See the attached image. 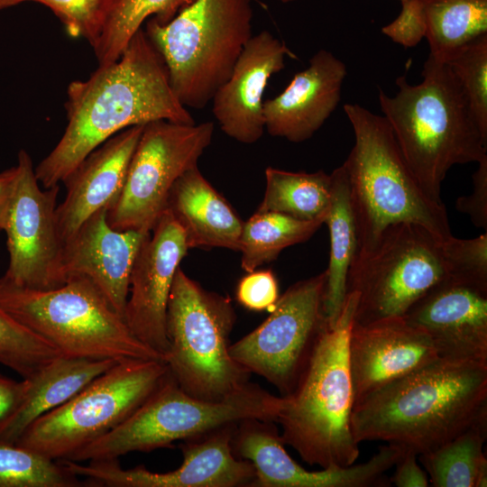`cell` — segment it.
I'll return each instance as SVG.
<instances>
[{
    "mask_svg": "<svg viewBox=\"0 0 487 487\" xmlns=\"http://www.w3.org/2000/svg\"><path fill=\"white\" fill-rule=\"evenodd\" d=\"M65 108L63 135L35 167L44 188L59 185L92 151L128 127L156 120L195 124L142 28L116 61L98 66L87 79L69 85Z\"/></svg>",
    "mask_w": 487,
    "mask_h": 487,
    "instance_id": "obj_1",
    "label": "cell"
},
{
    "mask_svg": "<svg viewBox=\"0 0 487 487\" xmlns=\"http://www.w3.org/2000/svg\"><path fill=\"white\" fill-rule=\"evenodd\" d=\"M487 423V363L437 358L355 403V441L431 451Z\"/></svg>",
    "mask_w": 487,
    "mask_h": 487,
    "instance_id": "obj_2",
    "label": "cell"
},
{
    "mask_svg": "<svg viewBox=\"0 0 487 487\" xmlns=\"http://www.w3.org/2000/svg\"><path fill=\"white\" fill-rule=\"evenodd\" d=\"M423 80L396 79L393 96L379 92V102L400 151L425 193L441 201V185L456 164L487 158L482 135L470 104L450 67L429 54Z\"/></svg>",
    "mask_w": 487,
    "mask_h": 487,
    "instance_id": "obj_3",
    "label": "cell"
},
{
    "mask_svg": "<svg viewBox=\"0 0 487 487\" xmlns=\"http://www.w3.org/2000/svg\"><path fill=\"white\" fill-rule=\"evenodd\" d=\"M357 300L356 292L346 294L336 323L322 332L276 419L283 443L304 462L321 468L349 466L360 454L351 428L354 395L347 348Z\"/></svg>",
    "mask_w": 487,
    "mask_h": 487,
    "instance_id": "obj_4",
    "label": "cell"
},
{
    "mask_svg": "<svg viewBox=\"0 0 487 487\" xmlns=\"http://www.w3.org/2000/svg\"><path fill=\"white\" fill-rule=\"evenodd\" d=\"M344 110L354 133V145L343 165L357 228L356 253L370 250L385 228L397 223L422 225L441 241L449 238L445 205L422 189L385 117L358 104H346Z\"/></svg>",
    "mask_w": 487,
    "mask_h": 487,
    "instance_id": "obj_5",
    "label": "cell"
},
{
    "mask_svg": "<svg viewBox=\"0 0 487 487\" xmlns=\"http://www.w3.org/2000/svg\"><path fill=\"white\" fill-rule=\"evenodd\" d=\"M0 306L65 356L165 362L133 335L124 318L85 277L41 290L17 286L2 276Z\"/></svg>",
    "mask_w": 487,
    "mask_h": 487,
    "instance_id": "obj_6",
    "label": "cell"
},
{
    "mask_svg": "<svg viewBox=\"0 0 487 487\" xmlns=\"http://www.w3.org/2000/svg\"><path fill=\"white\" fill-rule=\"evenodd\" d=\"M253 17V0H194L166 24L147 20L144 32L186 108H204L229 78Z\"/></svg>",
    "mask_w": 487,
    "mask_h": 487,
    "instance_id": "obj_7",
    "label": "cell"
},
{
    "mask_svg": "<svg viewBox=\"0 0 487 487\" xmlns=\"http://www.w3.org/2000/svg\"><path fill=\"white\" fill-rule=\"evenodd\" d=\"M283 405V397L251 382L222 400H200L185 392L170 372L132 415L68 460H111L131 452L172 447L177 441L197 438L248 418L276 422Z\"/></svg>",
    "mask_w": 487,
    "mask_h": 487,
    "instance_id": "obj_8",
    "label": "cell"
},
{
    "mask_svg": "<svg viewBox=\"0 0 487 487\" xmlns=\"http://www.w3.org/2000/svg\"><path fill=\"white\" fill-rule=\"evenodd\" d=\"M231 299L205 289L179 267L166 316V363L188 394L218 401L245 387L250 372L229 354L235 322Z\"/></svg>",
    "mask_w": 487,
    "mask_h": 487,
    "instance_id": "obj_9",
    "label": "cell"
},
{
    "mask_svg": "<svg viewBox=\"0 0 487 487\" xmlns=\"http://www.w3.org/2000/svg\"><path fill=\"white\" fill-rule=\"evenodd\" d=\"M169 375L164 361L118 362L69 400L37 418L15 444L53 460L69 459L132 415Z\"/></svg>",
    "mask_w": 487,
    "mask_h": 487,
    "instance_id": "obj_10",
    "label": "cell"
},
{
    "mask_svg": "<svg viewBox=\"0 0 487 487\" xmlns=\"http://www.w3.org/2000/svg\"><path fill=\"white\" fill-rule=\"evenodd\" d=\"M441 242L422 225L397 223L370 250L356 253L346 279V294L358 295L354 322L403 317L449 277Z\"/></svg>",
    "mask_w": 487,
    "mask_h": 487,
    "instance_id": "obj_11",
    "label": "cell"
},
{
    "mask_svg": "<svg viewBox=\"0 0 487 487\" xmlns=\"http://www.w3.org/2000/svg\"><path fill=\"white\" fill-rule=\"evenodd\" d=\"M326 280L325 271L291 285L259 326L229 346V354L238 364L264 378L280 397L296 389L328 325Z\"/></svg>",
    "mask_w": 487,
    "mask_h": 487,
    "instance_id": "obj_12",
    "label": "cell"
},
{
    "mask_svg": "<svg viewBox=\"0 0 487 487\" xmlns=\"http://www.w3.org/2000/svg\"><path fill=\"white\" fill-rule=\"evenodd\" d=\"M213 133L212 122L185 124L156 120L144 124L123 189L107 210L108 224L116 230L150 233L167 209L174 183L198 166Z\"/></svg>",
    "mask_w": 487,
    "mask_h": 487,
    "instance_id": "obj_13",
    "label": "cell"
},
{
    "mask_svg": "<svg viewBox=\"0 0 487 487\" xmlns=\"http://www.w3.org/2000/svg\"><path fill=\"white\" fill-rule=\"evenodd\" d=\"M17 175L5 232L9 253L5 279L14 284L51 289L64 284L61 257L64 242L57 222L60 186L41 188L31 156L21 150Z\"/></svg>",
    "mask_w": 487,
    "mask_h": 487,
    "instance_id": "obj_14",
    "label": "cell"
},
{
    "mask_svg": "<svg viewBox=\"0 0 487 487\" xmlns=\"http://www.w3.org/2000/svg\"><path fill=\"white\" fill-rule=\"evenodd\" d=\"M273 421L248 418L238 422L232 450L254 468L251 487H388L386 473L394 466L402 447L391 443L380 446L366 462L308 471L287 453Z\"/></svg>",
    "mask_w": 487,
    "mask_h": 487,
    "instance_id": "obj_15",
    "label": "cell"
},
{
    "mask_svg": "<svg viewBox=\"0 0 487 487\" xmlns=\"http://www.w3.org/2000/svg\"><path fill=\"white\" fill-rule=\"evenodd\" d=\"M237 424V423H236ZM236 424L202 436L182 441L181 465L167 473H152L143 466L124 469L118 459L91 461L88 464L61 459L72 473L96 486L108 487H246L252 486L254 468L232 450Z\"/></svg>",
    "mask_w": 487,
    "mask_h": 487,
    "instance_id": "obj_16",
    "label": "cell"
},
{
    "mask_svg": "<svg viewBox=\"0 0 487 487\" xmlns=\"http://www.w3.org/2000/svg\"><path fill=\"white\" fill-rule=\"evenodd\" d=\"M188 250L181 227L166 209L142 244L130 276L124 322L140 342L162 355L165 362L169 297Z\"/></svg>",
    "mask_w": 487,
    "mask_h": 487,
    "instance_id": "obj_17",
    "label": "cell"
},
{
    "mask_svg": "<svg viewBox=\"0 0 487 487\" xmlns=\"http://www.w3.org/2000/svg\"><path fill=\"white\" fill-rule=\"evenodd\" d=\"M439 358L487 363V288L447 277L403 316Z\"/></svg>",
    "mask_w": 487,
    "mask_h": 487,
    "instance_id": "obj_18",
    "label": "cell"
},
{
    "mask_svg": "<svg viewBox=\"0 0 487 487\" xmlns=\"http://www.w3.org/2000/svg\"><path fill=\"white\" fill-rule=\"evenodd\" d=\"M347 348L354 404L439 358L427 335L403 317L354 322Z\"/></svg>",
    "mask_w": 487,
    "mask_h": 487,
    "instance_id": "obj_19",
    "label": "cell"
},
{
    "mask_svg": "<svg viewBox=\"0 0 487 487\" xmlns=\"http://www.w3.org/2000/svg\"><path fill=\"white\" fill-rule=\"evenodd\" d=\"M106 215L107 209L96 212L64 243L61 276L64 283L76 277L91 280L124 318L133 262L150 233L116 230Z\"/></svg>",
    "mask_w": 487,
    "mask_h": 487,
    "instance_id": "obj_20",
    "label": "cell"
},
{
    "mask_svg": "<svg viewBox=\"0 0 487 487\" xmlns=\"http://www.w3.org/2000/svg\"><path fill=\"white\" fill-rule=\"evenodd\" d=\"M296 58L285 43L264 30L249 40L229 78L217 89L212 113L220 129L245 144L262 136L263 94L269 78L283 69L285 57Z\"/></svg>",
    "mask_w": 487,
    "mask_h": 487,
    "instance_id": "obj_21",
    "label": "cell"
},
{
    "mask_svg": "<svg viewBox=\"0 0 487 487\" xmlns=\"http://www.w3.org/2000/svg\"><path fill=\"white\" fill-rule=\"evenodd\" d=\"M346 74V66L332 52L315 53L279 96L263 101L269 134L291 142L311 138L339 104Z\"/></svg>",
    "mask_w": 487,
    "mask_h": 487,
    "instance_id": "obj_22",
    "label": "cell"
},
{
    "mask_svg": "<svg viewBox=\"0 0 487 487\" xmlns=\"http://www.w3.org/2000/svg\"><path fill=\"white\" fill-rule=\"evenodd\" d=\"M144 124L128 127L92 151L64 179L57 206L60 236L68 241L91 216L109 209L120 195Z\"/></svg>",
    "mask_w": 487,
    "mask_h": 487,
    "instance_id": "obj_23",
    "label": "cell"
},
{
    "mask_svg": "<svg viewBox=\"0 0 487 487\" xmlns=\"http://www.w3.org/2000/svg\"><path fill=\"white\" fill-rule=\"evenodd\" d=\"M401 12L382 27L383 34L404 47L423 37L430 55L445 61L460 47L487 33V0H401Z\"/></svg>",
    "mask_w": 487,
    "mask_h": 487,
    "instance_id": "obj_24",
    "label": "cell"
},
{
    "mask_svg": "<svg viewBox=\"0 0 487 487\" xmlns=\"http://www.w3.org/2000/svg\"><path fill=\"white\" fill-rule=\"evenodd\" d=\"M167 210L181 227L188 249H239L244 222L198 166L184 172L169 195Z\"/></svg>",
    "mask_w": 487,
    "mask_h": 487,
    "instance_id": "obj_25",
    "label": "cell"
},
{
    "mask_svg": "<svg viewBox=\"0 0 487 487\" xmlns=\"http://www.w3.org/2000/svg\"><path fill=\"white\" fill-rule=\"evenodd\" d=\"M117 361L61 355L26 378V396L16 412L0 428V440L15 443L37 418L61 406Z\"/></svg>",
    "mask_w": 487,
    "mask_h": 487,
    "instance_id": "obj_26",
    "label": "cell"
},
{
    "mask_svg": "<svg viewBox=\"0 0 487 487\" xmlns=\"http://www.w3.org/2000/svg\"><path fill=\"white\" fill-rule=\"evenodd\" d=\"M330 176L331 202L325 220L330 236L325 309L327 323L333 326L345 300L346 279L357 252L358 235L348 176L344 165L335 169Z\"/></svg>",
    "mask_w": 487,
    "mask_h": 487,
    "instance_id": "obj_27",
    "label": "cell"
},
{
    "mask_svg": "<svg viewBox=\"0 0 487 487\" xmlns=\"http://www.w3.org/2000/svg\"><path fill=\"white\" fill-rule=\"evenodd\" d=\"M487 423L475 425L442 446L418 455L434 487L487 486L483 446Z\"/></svg>",
    "mask_w": 487,
    "mask_h": 487,
    "instance_id": "obj_28",
    "label": "cell"
},
{
    "mask_svg": "<svg viewBox=\"0 0 487 487\" xmlns=\"http://www.w3.org/2000/svg\"><path fill=\"white\" fill-rule=\"evenodd\" d=\"M331 202V176L324 170H265V191L256 211L282 213L305 221L326 220Z\"/></svg>",
    "mask_w": 487,
    "mask_h": 487,
    "instance_id": "obj_29",
    "label": "cell"
},
{
    "mask_svg": "<svg viewBox=\"0 0 487 487\" xmlns=\"http://www.w3.org/2000/svg\"><path fill=\"white\" fill-rule=\"evenodd\" d=\"M324 220L305 221L288 215L256 211L244 222L239 241L241 266L246 272L275 260L285 248L308 240Z\"/></svg>",
    "mask_w": 487,
    "mask_h": 487,
    "instance_id": "obj_30",
    "label": "cell"
},
{
    "mask_svg": "<svg viewBox=\"0 0 487 487\" xmlns=\"http://www.w3.org/2000/svg\"><path fill=\"white\" fill-rule=\"evenodd\" d=\"M194 0H115L93 50L98 66L116 61L142 24L152 18L160 24L171 21Z\"/></svg>",
    "mask_w": 487,
    "mask_h": 487,
    "instance_id": "obj_31",
    "label": "cell"
},
{
    "mask_svg": "<svg viewBox=\"0 0 487 487\" xmlns=\"http://www.w3.org/2000/svg\"><path fill=\"white\" fill-rule=\"evenodd\" d=\"M77 475L59 460L0 440V487H78Z\"/></svg>",
    "mask_w": 487,
    "mask_h": 487,
    "instance_id": "obj_32",
    "label": "cell"
},
{
    "mask_svg": "<svg viewBox=\"0 0 487 487\" xmlns=\"http://www.w3.org/2000/svg\"><path fill=\"white\" fill-rule=\"evenodd\" d=\"M62 353L0 306V363L29 378Z\"/></svg>",
    "mask_w": 487,
    "mask_h": 487,
    "instance_id": "obj_33",
    "label": "cell"
},
{
    "mask_svg": "<svg viewBox=\"0 0 487 487\" xmlns=\"http://www.w3.org/2000/svg\"><path fill=\"white\" fill-rule=\"evenodd\" d=\"M445 62L450 67L487 139V33L457 49Z\"/></svg>",
    "mask_w": 487,
    "mask_h": 487,
    "instance_id": "obj_34",
    "label": "cell"
},
{
    "mask_svg": "<svg viewBox=\"0 0 487 487\" xmlns=\"http://www.w3.org/2000/svg\"><path fill=\"white\" fill-rule=\"evenodd\" d=\"M48 8L64 24L68 33L82 37L94 47L106 23L115 0H34Z\"/></svg>",
    "mask_w": 487,
    "mask_h": 487,
    "instance_id": "obj_35",
    "label": "cell"
},
{
    "mask_svg": "<svg viewBox=\"0 0 487 487\" xmlns=\"http://www.w3.org/2000/svg\"><path fill=\"white\" fill-rule=\"evenodd\" d=\"M441 247L450 277L487 288L486 232L471 239L451 235Z\"/></svg>",
    "mask_w": 487,
    "mask_h": 487,
    "instance_id": "obj_36",
    "label": "cell"
},
{
    "mask_svg": "<svg viewBox=\"0 0 487 487\" xmlns=\"http://www.w3.org/2000/svg\"><path fill=\"white\" fill-rule=\"evenodd\" d=\"M237 302L250 311H271L280 298L278 280L271 270L247 272L238 282Z\"/></svg>",
    "mask_w": 487,
    "mask_h": 487,
    "instance_id": "obj_37",
    "label": "cell"
},
{
    "mask_svg": "<svg viewBox=\"0 0 487 487\" xmlns=\"http://www.w3.org/2000/svg\"><path fill=\"white\" fill-rule=\"evenodd\" d=\"M473 190L471 195L456 199L455 208L470 216L473 224L487 230V158L478 162L473 174Z\"/></svg>",
    "mask_w": 487,
    "mask_h": 487,
    "instance_id": "obj_38",
    "label": "cell"
},
{
    "mask_svg": "<svg viewBox=\"0 0 487 487\" xmlns=\"http://www.w3.org/2000/svg\"><path fill=\"white\" fill-rule=\"evenodd\" d=\"M418 454L403 447L395 463V472L390 478L391 484L397 487H428L427 473L417 462Z\"/></svg>",
    "mask_w": 487,
    "mask_h": 487,
    "instance_id": "obj_39",
    "label": "cell"
},
{
    "mask_svg": "<svg viewBox=\"0 0 487 487\" xmlns=\"http://www.w3.org/2000/svg\"><path fill=\"white\" fill-rule=\"evenodd\" d=\"M28 386L26 378L17 381L0 375V428L23 403Z\"/></svg>",
    "mask_w": 487,
    "mask_h": 487,
    "instance_id": "obj_40",
    "label": "cell"
},
{
    "mask_svg": "<svg viewBox=\"0 0 487 487\" xmlns=\"http://www.w3.org/2000/svg\"><path fill=\"white\" fill-rule=\"evenodd\" d=\"M16 175V166L0 172V233L5 230Z\"/></svg>",
    "mask_w": 487,
    "mask_h": 487,
    "instance_id": "obj_41",
    "label": "cell"
},
{
    "mask_svg": "<svg viewBox=\"0 0 487 487\" xmlns=\"http://www.w3.org/2000/svg\"><path fill=\"white\" fill-rule=\"evenodd\" d=\"M33 1L34 0H0V10H4L14 5H19L23 2Z\"/></svg>",
    "mask_w": 487,
    "mask_h": 487,
    "instance_id": "obj_42",
    "label": "cell"
},
{
    "mask_svg": "<svg viewBox=\"0 0 487 487\" xmlns=\"http://www.w3.org/2000/svg\"><path fill=\"white\" fill-rule=\"evenodd\" d=\"M279 1H280V2H282V3H289V2H291V1H294V0H279ZM400 1H401V0H400Z\"/></svg>",
    "mask_w": 487,
    "mask_h": 487,
    "instance_id": "obj_43",
    "label": "cell"
}]
</instances>
